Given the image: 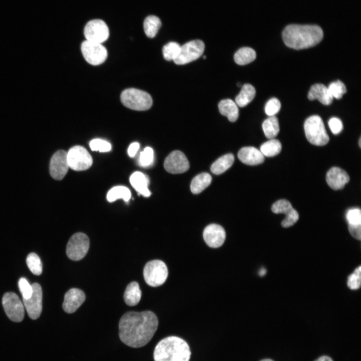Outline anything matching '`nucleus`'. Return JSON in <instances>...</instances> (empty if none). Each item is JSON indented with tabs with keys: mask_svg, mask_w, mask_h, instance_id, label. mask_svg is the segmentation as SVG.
Segmentation results:
<instances>
[{
	"mask_svg": "<svg viewBox=\"0 0 361 361\" xmlns=\"http://www.w3.org/2000/svg\"><path fill=\"white\" fill-rule=\"evenodd\" d=\"M262 128L266 137L273 139L279 132V125L278 118L275 116H269L262 123Z\"/></svg>",
	"mask_w": 361,
	"mask_h": 361,
	"instance_id": "29",
	"label": "nucleus"
},
{
	"mask_svg": "<svg viewBox=\"0 0 361 361\" xmlns=\"http://www.w3.org/2000/svg\"><path fill=\"white\" fill-rule=\"evenodd\" d=\"M2 304L7 316L12 321L19 322L24 317V306L19 296L15 293H6L2 298Z\"/></svg>",
	"mask_w": 361,
	"mask_h": 361,
	"instance_id": "10",
	"label": "nucleus"
},
{
	"mask_svg": "<svg viewBox=\"0 0 361 361\" xmlns=\"http://www.w3.org/2000/svg\"><path fill=\"white\" fill-rule=\"evenodd\" d=\"M81 50L85 60L92 65L103 63L107 57V51L101 44L85 40L81 45Z\"/></svg>",
	"mask_w": 361,
	"mask_h": 361,
	"instance_id": "11",
	"label": "nucleus"
},
{
	"mask_svg": "<svg viewBox=\"0 0 361 361\" xmlns=\"http://www.w3.org/2000/svg\"><path fill=\"white\" fill-rule=\"evenodd\" d=\"M67 154L69 166L74 170H85L92 164L91 155L83 146H74L69 150Z\"/></svg>",
	"mask_w": 361,
	"mask_h": 361,
	"instance_id": "8",
	"label": "nucleus"
},
{
	"mask_svg": "<svg viewBox=\"0 0 361 361\" xmlns=\"http://www.w3.org/2000/svg\"><path fill=\"white\" fill-rule=\"evenodd\" d=\"M239 160L244 164L256 165L263 163L265 158L260 150L253 146L241 148L238 153Z\"/></svg>",
	"mask_w": 361,
	"mask_h": 361,
	"instance_id": "19",
	"label": "nucleus"
},
{
	"mask_svg": "<svg viewBox=\"0 0 361 361\" xmlns=\"http://www.w3.org/2000/svg\"><path fill=\"white\" fill-rule=\"evenodd\" d=\"M203 58H204V59H206V56H204L203 57Z\"/></svg>",
	"mask_w": 361,
	"mask_h": 361,
	"instance_id": "51",
	"label": "nucleus"
},
{
	"mask_svg": "<svg viewBox=\"0 0 361 361\" xmlns=\"http://www.w3.org/2000/svg\"><path fill=\"white\" fill-rule=\"evenodd\" d=\"M346 219L349 225H361V211L359 208H352L347 211Z\"/></svg>",
	"mask_w": 361,
	"mask_h": 361,
	"instance_id": "38",
	"label": "nucleus"
},
{
	"mask_svg": "<svg viewBox=\"0 0 361 361\" xmlns=\"http://www.w3.org/2000/svg\"><path fill=\"white\" fill-rule=\"evenodd\" d=\"M237 85H238L239 87H240V86H241V84L240 83H238L237 84Z\"/></svg>",
	"mask_w": 361,
	"mask_h": 361,
	"instance_id": "50",
	"label": "nucleus"
},
{
	"mask_svg": "<svg viewBox=\"0 0 361 361\" xmlns=\"http://www.w3.org/2000/svg\"><path fill=\"white\" fill-rule=\"evenodd\" d=\"M328 185L334 190L343 188L349 181V176L345 171L338 167H332L326 174Z\"/></svg>",
	"mask_w": 361,
	"mask_h": 361,
	"instance_id": "18",
	"label": "nucleus"
},
{
	"mask_svg": "<svg viewBox=\"0 0 361 361\" xmlns=\"http://www.w3.org/2000/svg\"><path fill=\"white\" fill-rule=\"evenodd\" d=\"M154 152L152 148L145 147L140 153L138 158L139 164L143 167H147L153 164Z\"/></svg>",
	"mask_w": 361,
	"mask_h": 361,
	"instance_id": "34",
	"label": "nucleus"
},
{
	"mask_svg": "<svg viewBox=\"0 0 361 361\" xmlns=\"http://www.w3.org/2000/svg\"><path fill=\"white\" fill-rule=\"evenodd\" d=\"M282 148L280 142L276 139H270L260 146V151L264 156L273 157L278 154Z\"/></svg>",
	"mask_w": 361,
	"mask_h": 361,
	"instance_id": "30",
	"label": "nucleus"
},
{
	"mask_svg": "<svg viewBox=\"0 0 361 361\" xmlns=\"http://www.w3.org/2000/svg\"><path fill=\"white\" fill-rule=\"evenodd\" d=\"M164 167L169 173L178 174L187 171L189 169L190 163L184 153L174 150L165 159Z\"/></svg>",
	"mask_w": 361,
	"mask_h": 361,
	"instance_id": "14",
	"label": "nucleus"
},
{
	"mask_svg": "<svg viewBox=\"0 0 361 361\" xmlns=\"http://www.w3.org/2000/svg\"><path fill=\"white\" fill-rule=\"evenodd\" d=\"M328 126L334 134H338L343 129V124L339 118L332 117L328 121Z\"/></svg>",
	"mask_w": 361,
	"mask_h": 361,
	"instance_id": "43",
	"label": "nucleus"
},
{
	"mask_svg": "<svg viewBox=\"0 0 361 361\" xmlns=\"http://www.w3.org/2000/svg\"><path fill=\"white\" fill-rule=\"evenodd\" d=\"M90 147L93 151L100 152L109 151L111 149V145L108 141L101 139H94L90 142Z\"/></svg>",
	"mask_w": 361,
	"mask_h": 361,
	"instance_id": "37",
	"label": "nucleus"
},
{
	"mask_svg": "<svg viewBox=\"0 0 361 361\" xmlns=\"http://www.w3.org/2000/svg\"><path fill=\"white\" fill-rule=\"evenodd\" d=\"M205 242L211 248H218L221 246L226 238L224 229L220 225L211 224L208 225L203 232Z\"/></svg>",
	"mask_w": 361,
	"mask_h": 361,
	"instance_id": "16",
	"label": "nucleus"
},
{
	"mask_svg": "<svg viewBox=\"0 0 361 361\" xmlns=\"http://www.w3.org/2000/svg\"><path fill=\"white\" fill-rule=\"evenodd\" d=\"M139 148V144L135 142L132 143L128 148V154L130 157H133L135 156Z\"/></svg>",
	"mask_w": 361,
	"mask_h": 361,
	"instance_id": "45",
	"label": "nucleus"
},
{
	"mask_svg": "<svg viewBox=\"0 0 361 361\" xmlns=\"http://www.w3.org/2000/svg\"><path fill=\"white\" fill-rule=\"evenodd\" d=\"M190 347L182 338L171 336L159 341L153 352L154 361H189Z\"/></svg>",
	"mask_w": 361,
	"mask_h": 361,
	"instance_id": "3",
	"label": "nucleus"
},
{
	"mask_svg": "<svg viewBox=\"0 0 361 361\" xmlns=\"http://www.w3.org/2000/svg\"><path fill=\"white\" fill-rule=\"evenodd\" d=\"M89 248V240L88 236L83 233H76L68 242L66 254L71 260L78 261L84 257Z\"/></svg>",
	"mask_w": 361,
	"mask_h": 361,
	"instance_id": "7",
	"label": "nucleus"
},
{
	"mask_svg": "<svg viewBox=\"0 0 361 361\" xmlns=\"http://www.w3.org/2000/svg\"><path fill=\"white\" fill-rule=\"evenodd\" d=\"M84 34L87 41L101 44L106 41L109 35V29L103 20L95 19L86 25Z\"/></svg>",
	"mask_w": 361,
	"mask_h": 361,
	"instance_id": "12",
	"label": "nucleus"
},
{
	"mask_svg": "<svg viewBox=\"0 0 361 361\" xmlns=\"http://www.w3.org/2000/svg\"><path fill=\"white\" fill-rule=\"evenodd\" d=\"M348 230L351 235L357 240H360L361 238V225H349Z\"/></svg>",
	"mask_w": 361,
	"mask_h": 361,
	"instance_id": "44",
	"label": "nucleus"
},
{
	"mask_svg": "<svg viewBox=\"0 0 361 361\" xmlns=\"http://www.w3.org/2000/svg\"><path fill=\"white\" fill-rule=\"evenodd\" d=\"M26 263L32 273L36 275L42 274V263L37 254L35 253H30L27 257Z\"/></svg>",
	"mask_w": 361,
	"mask_h": 361,
	"instance_id": "32",
	"label": "nucleus"
},
{
	"mask_svg": "<svg viewBox=\"0 0 361 361\" xmlns=\"http://www.w3.org/2000/svg\"><path fill=\"white\" fill-rule=\"evenodd\" d=\"M329 92L333 98L339 99L346 92L345 85L340 80L331 83L327 87Z\"/></svg>",
	"mask_w": 361,
	"mask_h": 361,
	"instance_id": "35",
	"label": "nucleus"
},
{
	"mask_svg": "<svg viewBox=\"0 0 361 361\" xmlns=\"http://www.w3.org/2000/svg\"><path fill=\"white\" fill-rule=\"evenodd\" d=\"M323 37V31L317 25H289L282 32L285 44L295 50L313 47L321 41Z\"/></svg>",
	"mask_w": 361,
	"mask_h": 361,
	"instance_id": "2",
	"label": "nucleus"
},
{
	"mask_svg": "<svg viewBox=\"0 0 361 361\" xmlns=\"http://www.w3.org/2000/svg\"><path fill=\"white\" fill-rule=\"evenodd\" d=\"M360 142H361V139L360 138L359 139V141H358V145L360 147H361V143Z\"/></svg>",
	"mask_w": 361,
	"mask_h": 361,
	"instance_id": "49",
	"label": "nucleus"
},
{
	"mask_svg": "<svg viewBox=\"0 0 361 361\" xmlns=\"http://www.w3.org/2000/svg\"><path fill=\"white\" fill-rule=\"evenodd\" d=\"M18 286L23 299H28L31 296L33 293L32 285L26 278L22 277L19 279Z\"/></svg>",
	"mask_w": 361,
	"mask_h": 361,
	"instance_id": "41",
	"label": "nucleus"
},
{
	"mask_svg": "<svg viewBox=\"0 0 361 361\" xmlns=\"http://www.w3.org/2000/svg\"><path fill=\"white\" fill-rule=\"evenodd\" d=\"M280 108L281 103L279 100L276 98H272L266 103L265 111L269 116H274L279 111Z\"/></svg>",
	"mask_w": 361,
	"mask_h": 361,
	"instance_id": "40",
	"label": "nucleus"
},
{
	"mask_svg": "<svg viewBox=\"0 0 361 361\" xmlns=\"http://www.w3.org/2000/svg\"><path fill=\"white\" fill-rule=\"evenodd\" d=\"M141 291L139 284L135 281L130 283L126 288L124 293V300L129 306H135L139 302Z\"/></svg>",
	"mask_w": 361,
	"mask_h": 361,
	"instance_id": "23",
	"label": "nucleus"
},
{
	"mask_svg": "<svg viewBox=\"0 0 361 361\" xmlns=\"http://www.w3.org/2000/svg\"><path fill=\"white\" fill-rule=\"evenodd\" d=\"M69 167L67 152L63 150L56 151L50 160L49 169L51 176L55 179L61 180L66 174Z\"/></svg>",
	"mask_w": 361,
	"mask_h": 361,
	"instance_id": "15",
	"label": "nucleus"
},
{
	"mask_svg": "<svg viewBox=\"0 0 361 361\" xmlns=\"http://www.w3.org/2000/svg\"><path fill=\"white\" fill-rule=\"evenodd\" d=\"M315 361H333L330 357L327 356H322Z\"/></svg>",
	"mask_w": 361,
	"mask_h": 361,
	"instance_id": "46",
	"label": "nucleus"
},
{
	"mask_svg": "<svg viewBox=\"0 0 361 361\" xmlns=\"http://www.w3.org/2000/svg\"><path fill=\"white\" fill-rule=\"evenodd\" d=\"M33 293L28 299H23V303L29 317L37 319L41 315L42 310V290L40 285L34 283L32 285Z\"/></svg>",
	"mask_w": 361,
	"mask_h": 361,
	"instance_id": "13",
	"label": "nucleus"
},
{
	"mask_svg": "<svg viewBox=\"0 0 361 361\" xmlns=\"http://www.w3.org/2000/svg\"><path fill=\"white\" fill-rule=\"evenodd\" d=\"M308 98L310 100L317 99L325 105H330L333 99L327 87L322 84H315L312 85L308 92Z\"/></svg>",
	"mask_w": 361,
	"mask_h": 361,
	"instance_id": "20",
	"label": "nucleus"
},
{
	"mask_svg": "<svg viewBox=\"0 0 361 361\" xmlns=\"http://www.w3.org/2000/svg\"><path fill=\"white\" fill-rule=\"evenodd\" d=\"M234 161V156L228 153L220 157L211 165V170L215 174H220L229 168Z\"/></svg>",
	"mask_w": 361,
	"mask_h": 361,
	"instance_id": "25",
	"label": "nucleus"
},
{
	"mask_svg": "<svg viewBox=\"0 0 361 361\" xmlns=\"http://www.w3.org/2000/svg\"><path fill=\"white\" fill-rule=\"evenodd\" d=\"M120 99L125 107L137 111L148 110L152 104V98L148 93L135 88H128L123 91Z\"/></svg>",
	"mask_w": 361,
	"mask_h": 361,
	"instance_id": "5",
	"label": "nucleus"
},
{
	"mask_svg": "<svg viewBox=\"0 0 361 361\" xmlns=\"http://www.w3.org/2000/svg\"><path fill=\"white\" fill-rule=\"evenodd\" d=\"M158 323L157 317L152 311L127 312L119 321V338L130 347H142L151 339Z\"/></svg>",
	"mask_w": 361,
	"mask_h": 361,
	"instance_id": "1",
	"label": "nucleus"
},
{
	"mask_svg": "<svg viewBox=\"0 0 361 361\" xmlns=\"http://www.w3.org/2000/svg\"><path fill=\"white\" fill-rule=\"evenodd\" d=\"M256 57L255 51L249 47H243L235 54L234 59L239 65H245L253 61Z\"/></svg>",
	"mask_w": 361,
	"mask_h": 361,
	"instance_id": "27",
	"label": "nucleus"
},
{
	"mask_svg": "<svg viewBox=\"0 0 361 361\" xmlns=\"http://www.w3.org/2000/svg\"><path fill=\"white\" fill-rule=\"evenodd\" d=\"M212 177L207 172H203L196 176L192 180L191 190L193 194H198L204 191L211 183Z\"/></svg>",
	"mask_w": 361,
	"mask_h": 361,
	"instance_id": "26",
	"label": "nucleus"
},
{
	"mask_svg": "<svg viewBox=\"0 0 361 361\" xmlns=\"http://www.w3.org/2000/svg\"><path fill=\"white\" fill-rule=\"evenodd\" d=\"M85 295L84 292L78 288H71L65 294L63 308L68 313L75 312L84 302Z\"/></svg>",
	"mask_w": 361,
	"mask_h": 361,
	"instance_id": "17",
	"label": "nucleus"
},
{
	"mask_svg": "<svg viewBox=\"0 0 361 361\" xmlns=\"http://www.w3.org/2000/svg\"><path fill=\"white\" fill-rule=\"evenodd\" d=\"M131 197L130 190L124 186H116L109 191L107 195L108 202H112L118 199H123L125 201H128Z\"/></svg>",
	"mask_w": 361,
	"mask_h": 361,
	"instance_id": "31",
	"label": "nucleus"
},
{
	"mask_svg": "<svg viewBox=\"0 0 361 361\" xmlns=\"http://www.w3.org/2000/svg\"><path fill=\"white\" fill-rule=\"evenodd\" d=\"M143 276L146 283L152 287L163 284L168 276L165 264L161 260H154L147 262L143 269Z\"/></svg>",
	"mask_w": 361,
	"mask_h": 361,
	"instance_id": "6",
	"label": "nucleus"
},
{
	"mask_svg": "<svg viewBox=\"0 0 361 361\" xmlns=\"http://www.w3.org/2000/svg\"><path fill=\"white\" fill-rule=\"evenodd\" d=\"M180 49V46L178 43L175 42L168 43L162 48L163 58L167 61H173L178 55Z\"/></svg>",
	"mask_w": 361,
	"mask_h": 361,
	"instance_id": "33",
	"label": "nucleus"
},
{
	"mask_svg": "<svg viewBox=\"0 0 361 361\" xmlns=\"http://www.w3.org/2000/svg\"><path fill=\"white\" fill-rule=\"evenodd\" d=\"M299 219L298 212L293 209L286 215L285 219L282 221L281 225L284 228H288L293 226Z\"/></svg>",
	"mask_w": 361,
	"mask_h": 361,
	"instance_id": "42",
	"label": "nucleus"
},
{
	"mask_svg": "<svg viewBox=\"0 0 361 361\" xmlns=\"http://www.w3.org/2000/svg\"><path fill=\"white\" fill-rule=\"evenodd\" d=\"M220 113L226 116L231 122L236 121L239 116V109L235 102L230 99L221 100L218 104Z\"/></svg>",
	"mask_w": 361,
	"mask_h": 361,
	"instance_id": "22",
	"label": "nucleus"
},
{
	"mask_svg": "<svg viewBox=\"0 0 361 361\" xmlns=\"http://www.w3.org/2000/svg\"><path fill=\"white\" fill-rule=\"evenodd\" d=\"M360 266H359L354 272L350 274L347 279L348 287L352 290L357 289L360 285Z\"/></svg>",
	"mask_w": 361,
	"mask_h": 361,
	"instance_id": "39",
	"label": "nucleus"
},
{
	"mask_svg": "<svg viewBox=\"0 0 361 361\" xmlns=\"http://www.w3.org/2000/svg\"><path fill=\"white\" fill-rule=\"evenodd\" d=\"M293 208L291 204L285 199L279 200L275 202L272 206V211L275 214H284L285 215Z\"/></svg>",
	"mask_w": 361,
	"mask_h": 361,
	"instance_id": "36",
	"label": "nucleus"
},
{
	"mask_svg": "<svg viewBox=\"0 0 361 361\" xmlns=\"http://www.w3.org/2000/svg\"><path fill=\"white\" fill-rule=\"evenodd\" d=\"M130 183L134 189L140 194L147 197L151 195L148 188L149 178L141 172L136 171L130 177Z\"/></svg>",
	"mask_w": 361,
	"mask_h": 361,
	"instance_id": "21",
	"label": "nucleus"
},
{
	"mask_svg": "<svg viewBox=\"0 0 361 361\" xmlns=\"http://www.w3.org/2000/svg\"><path fill=\"white\" fill-rule=\"evenodd\" d=\"M304 129L307 139L312 144L323 146L328 142L329 137L320 116L312 115L307 118Z\"/></svg>",
	"mask_w": 361,
	"mask_h": 361,
	"instance_id": "4",
	"label": "nucleus"
},
{
	"mask_svg": "<svg viewBox=\"0 0 361 361\" xmlns=\"http://www.w3.org/2000/svg\"><path fill=\"white\" fill-rule=\"evenodd\" d=\"M266 270L264 268H261L259 271V274L260 276H263L265 275Z\"/></svg>",
	"mask_w": 361,
	"mask_h": 361,
	"instance_id": "47",
	"label": "nucleus"
},
{
	"mask_svg": "<svg viewBox=\"0 0 361 361\" xmlns=\"http://www.w3.org/2000/svg\"><path fill=\"white\" fill-rule=\"evenodd\" d=\"M205 50V44L200 40L189 41L180 46L178 55L173 60L177 65H184L198 59Z\"/></svg>",
	"mask_w": 361,
	"mask_h": 361,
	"instance_id": "9",
	"label": "nucleus"
},
{
	"mask_svg": "<svg viewBox=\"0 0 361 361\" xmlns=\"http://www.w3.org/2000/svg\"><path fill=\"white\" fill-rule=\"evenodd\" d=\"M161 25L160 19L155 16H147L143 22V29L145 35L150 38L154 37Z\"/></svg>",
	"mask_w": 361,
	"mask_h": 361,
	"instance_id": "28",
	"label": "nucleus"
},
{
	"mask_svg": "<svg viewBox=\"0 0 361 361\" xmlns=\"http://www.w3.org/2000/svg\"><path fill=\"white\" fill-rule=\"evenodd\" d=\"M260 361H273V360L271 359L266 358V359H262Z\"/></svg>",
	"mask_w": 361,
	"mask_h": 361,
	"instance_id": "48",
	"label": "nucleus"
},
{
	"mask_svg": "<svg viewBox=\"0 0 361 361\" xmlns=\"http://www.w3.org/2000/svg\"><path fill=\"white\" fill-rule=\"evenodd\" d=\"M255 88L250 84H244L235 98V103L241 107H243L251 102L255 96Z\"/></svg>",
	"mask_w": 361,
	"mask_h": 361,
	"instance_id": "24",
	"label": "nucleus"
}]
</instances>
